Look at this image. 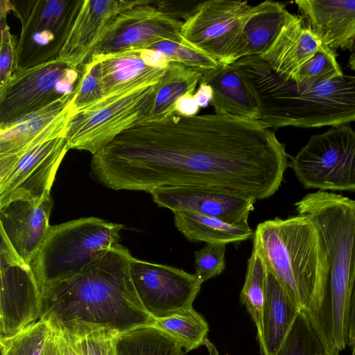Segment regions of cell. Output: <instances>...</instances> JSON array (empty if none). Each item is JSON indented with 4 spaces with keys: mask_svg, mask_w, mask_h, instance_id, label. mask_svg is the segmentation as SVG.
Wrapping results in <instances>:
<instances>
[{
    "mask_svg": "<svg viewBox=\"0 0 355 355\" xmlns=\"http://www.w3.org/2000/svg\"><path fill=\"white\" fill-rule=\"evenodd\" d=\"M288 157L260 121L175 114L119 135L92 155L90 175L116 190L211 187L263 200L279 189Z\"/></svg>",
    "mask_w": 355,
    "mask_h": 355,
    "instance_id": "obj_1",
    "label": "cell"
},
{
    "mask_svg": "<svg viewBox=\"0 0 355 355\" xmlns=\"http://www.w3.org/2000/svg\"><path fill=\"white\" fill-rule=\"evenodd\" d=\"M131 257L117 243L79 273L42 288L40 319L59 330L84 326L118 334L153 325L131 278Z\"/></svg>",
    "mask_w": 355,
    "mask_h": 355,
    "instance_id": "obj_2",
    "label": "cell"
},
{
    "mask_svg": "<svg viewBox=\"0 0 355 355\" xmlns=\"http://www.w3.org/2000/svg\"><path fill=\"white\" fill-rule=\"evenodd\" d=\"M253 249L299 311L308 315L327 350L337 355L332 340L329 265L315 223L301 214L266 220L254 232Z\"/></svg>",
    "mask_w": 355,
    "mask_h": 355,
    "instance_id": "obj_3",
    "label": "cell"
},
{
    "mask_svg": "<svg viewBox=\"0 0 355 355\" xmlns=\"http://www.w3.org/2000/svg\"><path fill=\"white\" fill-rule=\"evenodd\" d=\"M251 89L268 128L338 127L355 121V76L343 74L311 85L286 80L259 55L234 63Z\"/></svg>",
    "mask_w": 355,
    "mask_h": 355,
    "instance_id": "obj_4",
    "label": "cell"
},
{
    "mask_svg": "<svg viewBox=\"0 0 355 355\" xmlns=\"http://www.w3.org/2000/svg\"><path fill=\"white\" fill-rule=\"evenodd\" d=\"M298 214L318 229L329 265L332 340L339 355L348 345L351 297L355 282V200L318 191L295 203Z\"/></svg>",
    "mask_w": 355,
    "mask_h": 355,
    "instance_id": "obj_5",
    "label": "cell"
},
{
    "mask_svg": "<svg viewBox=\"0 0 355 355\" xmlns=\"http://www.w3.org/2000/svg\"><path fill=\"white\" fill-rule=\"evenodd\" d=\"M121 224L88 217L51 226L31 268L40 290L97 261L119 239Z\"/></svg>",
    "mask_w": 355,
    "mask_h": 355,
    "instance_id": "obj_6",
    "label": "cell"
},
{
    "mask_svg": "<svg viewBox=\"0 0 355 355\" xmlns=\"http://www.w3.org/2000/svg\"><path fill=\"white\" fill-rule=\"evenodd\" d=\"M156 84L105 96L77 111L70 110L64 133L69 149L93 155L123 132L147 121Z\"/></svg>",
    "mask_w": 355,
    "mask_h": 355,
    "instance_id": "obj_7",
    "label": "cell"
},
{
    "mask_svg": "<svg viewBox=\"0 0 355 355\" xmlns=\"http://www.w3.org/2000/svg\"><path fill=\"white\" fill-rule=\"evenodd\" d=\"M10 2L12 11L21 22L15 71L29 69L58 59L83 0Z\"/></svg>",
    "mask_w": 355,
    "mask_h": 355,
    "instance_id": "obj_8",
    "label": "cell"
},
{
    "mask_svg": "<svg viewBox=\"0 0 355 355\" xmlns=\"http://www.w3.org/2000/svg\"><path fill=\"white\" fill-rule=\"evenodd\" d=\"M290 167L306 189L355 191V130L345 125L312 135Z\"/></svg>",
    "mask_w": 355,
    "mask_h": 355,
    "instance_id": "obj_9",
    "label": "cell"
},
{
    "mask_svg": "<svg viewBox=\"0 0 355 355\" xmlns=\"http://www.w3.org/2000/svg\"><path fill=\"white\" fill-rule=\"evenodd\" d=\"M81 76L82 67L75 68L58 58L15 71L0 92V125L14 123L75 95Z\"/></svg>",
    "mask_w": 355,
    "mask_h": 355,
    "instance_id": "obj_10",
    "label": "cell"
},
{
    "mask_svg": "<svg viewBox=\"0 0 355 355\" xmlns=\"http://www.w3.org/2000/svg\"><path fill=\"white\" fill-rule=\"evenodd\" d=\"M250 7L247 1H202L183 22L181 37L188 45L220 64H233L237 61L244 18Z\"/></svg>",
    "mask_w": 355,
    "mask_h": 355,
    "instance_id": "obj_11",
    "label": "cell"
},
{
    "mask_svg": "<svg viewBox=\"0 0 355 355\" xmlns=\"http://www.w3.org/2000/svg\"><path fill=\"white\" fill-rule=\"evenodd\" d=\"M153 1L137 0L118 13L101 34L89 58L125 51L148 49L163 41L187 44L181 37L183 21L159 11Z\"/></svg>",
    "mask_w": 355,
    "mask_h": 355,
    "instance_id": "obj_12",
    "label": "cell"
},
{
    "mask_svg": "<svg viewBox=\"0 0 355 355\" xmlns=\"http://www.w3.org/2000/svg\"><path fill=\"white\" fill-rule=\"evenodd\" d=\"M130 270L137 296L145 311L154 319L191 309L202 284L195 273L133 257Z\"/></svg>",
    "mask_w": 355,
    "mask_h": 355,
    "instance_id": "obj_13",
    "label": "cell"
},
{
    "mask_svg": "<svg viewBox=\"0 0 355 355\" xmlns=\"http://www.w3.org/2000/svg\"><path fill=\"white\" fill-rule=\"evenodd\" d=\"M0 274V339H4L40 319L42 294L33 268L1 233Z\"/></svg>",
    "mask_w": 355,
    "mask_h": 355,
    "instance_id": "obj_14",
    "label": "cell"
},
{
    "mask_svg": "<svg viewBox=\"0 0 355 355\" xmlns=\"http://www.w3.org/2000/svg\"><path fill=\"white\" fill-rule=\"evenodd\" d=\"M69 149L64 136H61L22 155L0 183V207L16 200L40 201L51 196L57 171Z\"/></svg>",
    "mask_w": 355,
    "mask_h": 355,
    "instance_id": "obj_15",
    "label": "cell"
},
{
    "mask_svg": "<svg viewBox=\"0 0 355 355\" xmlns=\"http://www.w3.org/2000/svg\"><path fill=\"white\" fill-rule=\"evenodd\" d=\"M160 207L214 217L232 225L249 226L257 200L228 189L211 187H162L149 192Z\"/></svg>",
    "mask_w": 355,
    "mask_h": 355,
    "instance_id": "obj_16",
    "label": "cell"
},
{
    "mask_svg": "<svg viewBox=\"0 0 355 355\" xmlns=\"http://www.w3.org/2000/svg\"><path fill=\"white\" fill-rule=\"evenodd\" d=\"M75 95L14 123L0 125L1 182L8 177L18 159L25 153L46 141L64 136Z\"/></svg>",
    "mask_w": 355,
    "mask_h": 355,
    "instance_id": "obj_17",
    "label": "cell"
},
{
    "mask_svg": "<svg viewBox=\"0 0 355 355\" xmlns=\"http://www.w3.org/2000/svg\"><path fill=\"white\" fill-rule=\"evenodd\" d=\"M51 196L42 200H16L0 207L1 233L24 263L33 264L51 225Z\"/></svg>",
    "mask_w": 355,
    "mask_h": 355,
    "instance_id": "obj_18",
    "label": "cell"
},
{
    "mask_svg": "<svg viewBox=\"0 0 355 355\" xmlns=\"http://www.w3.org/2000/svg\"><path fill=\"white\" fill-rule=\"evenodd\" d=\"M96 57L101 64L104 97L157 83L169 60L151 49H135Z\"/></svg>",
    "mask_w": 355,
    "mask_h": 355,
    "instance_id": "obj_19",
    "label": "cell"
},
{
    "mask_svg": "<svg viewBox=\"0 0 355 355\" xmlns=\"http://www.w3.org/2000/svg\"><path fill=\"white\" fill-rule=\"evenodd\" d=\"M137 0H83L58 59L79 68L89 58L101 34L121 10Z\"/></svg>",
    "mask_w": 355,
    "mask_h": 355,
    "instance_id": "obj_20",
    "label": "cell"
},
{
    "mask_svg": "<svg viewBox=\"0 0 355 355\" xmlns=\"http://www.w3.org/2000/svg\"><path fill=\"white\" fill-rule=\"evenodd\" d=\"M327 47L301 15L291 13L272 46L260 58L279 76L292 80L304 63Z\"/></svg>",
    "mask_w": 355,
    "mask_h": 355,
    "instance_id": "obj_21",
    "label": "cell"
},
{
    "mask_svg": "<svg viewBox=\"0 0 355 355\" xmlns=\"http://www.w3.org/2000/svg\"><path fill=\"white\" fill-rule=\"evenodd\" d=\"M301 16L331 50L355 46V0H297Z\"/></svg>",
    "mask_w": 355,
    "mask_h": 355,
    "instance_id": "obj_22",
    "label": "cell"
},
{
    "mask_svg": "<svg viewBox=\"0 0 355 355\" xmlns=\"http://www.w3.org/2000/svg\"><path fill=\"white\" fill-rule=\"evenodd\" d=\"M200 83L208 84L212 89L211 105L215 114L259 121V104L234 64L202 72Z\"/></svg>",
    "mask_w": 355,
    "mask_h": 355,
    "instance_id": "obj_23",
    "label": "cell"
},
{
    "mask_svg": "<svg viewBox=\"0 0 355 355\" xmlns=\"http://www.w3.org/2000/svg\"><path fill=\"white\" fill-rule=\"evenodd\" d=\"M290 12L284 3L265 1L249 8L245 13L237 60L261 55L272 46Z\"/></svg>",
    "mask_w": 355,
    "mask_h": 355,
    "instance_id": "obj_24",
    "label": "cell"
},
{
    "mask_svg": "<svg viewBox=\"0 0 355 355\" xmlns=\"http://www.w3.org/2000/svg\"><path fill=\"white\" fill-rule=\"evenodd\" d=\"M267 270L261 355L277 352L300 312L275 277Z\"/></svg>",
    "mask_w": 355,
    "mask_h": 355,
    "instance_id": "obj_25",
    "label": "cell"
},
{
    "mask_svg": "<svg viewBox=\"0 0 355 355\" xmlns=\"http://www.w3.org/2000/svg\"><path fill=\"white\" fill-rule=\"evenodd\" d=\"M202 73L195 69L169 62L164 76L153 91L147 121L163 119L175 114L176 102L184 94H194Z\"/></svg>",
    "mask_w": 355,
    "mask_h": 355,
    "instance_id": "obj_26",
    "label": "cell"
},
{
    "mask_svg": "<svg viewBox=\"0 0 355 355\" xmlns=\"http://www.w3.org/2000/svg\"><path fill=\"white\" fill-rule=\"evenodd\" d=\"M176 228L190 241L239 243L254 236L250 226H239L221 219L187 211H175Z\"/></svg>",
    "mask_w": 355,
    "mask_h": 355,
    "instance_id": "obj_27",
    "label": "cell"
},
{
    "mask_svg": "<svg viewBox=\"0 0 355 355\" xmlns=\"http://www.w3.org/2000/svg\"><path fill=\"white\" fill-rule=\"evenodd\" d=\"M114 355H184L180 343L153 325L137 327L118 335Z\"/></svg>",
    "mask_w": 355,
    "mask_h": 355,
    "instance_id": "obj_28",
    "label": "cell"
},
{
    "mask_svg": "<svg viewBox=\"0 0 355 355\" xmlns=\"http://www.w3.org/2000/svg\"><path fill=\"white\" fill-rule=\"evenodd\" d=\"M1 355H56L58 331L40 319L10 338L0 339Z\"/></svg>",
    "mask_w": 355,
    "mask_h": 355,
    "instance_id": "obj_29",
    "label": "cell"
},
{
    "mask_svg": "<svg viewBox=\"0 0 355 355\" xmlns=\"http://www.w3.org/2000/svg\"><path fill=\"white\" fill-rule=\"evenodd\" d=\"M267 266L260 254L252 249L240 298L256 328L259 345L262 343V311L266 296Z\"/></svg>",
    "mask_w": 355,
    "mask_h": 355,
    "instance_id": "obj_30",
    "label": "cell"
},
{
    "mask_svg": "<svg viewBox=\"0 0 355 355\" xmlns=\"http://www.w3.org/2000/svg\"><path fill=\"white\" fill-rule=\"evenodd\" d=\"M153 326L176 340L186 352L204 345L209 324L193 308L180 314L155 319Z\"/></svg>",
    "mask_w": 355,
    "mask_h": 355,
    "instance_id": "obj_31",
    "label": "cell"
},
{
    "mask_svg": "<svg viewBox=\"0 0 355 355\" xmlns=\"http://www.w3.org/2000/svg\"><path fill=\"white\" fill-rule=\"evenodd\" d=\"M273 355H334L329 352L311 325L300 311L283 343Z\"/></svg>",
    "mask_w": 355,
    "mask_h": 355,
    "instance_id": "obj_32",
    "label": "cell"
},
{
    "mask_svg": "<svg viewBox=\"0 0 355 355\" xmlns=\"http://www.w3.org/2000/svg\"><path fill=\"white\" fill-rule=\"evenodd\" d=\"M60 331L79 355H114V342L119 334L111 330L75 326Z\"/></svg>",
    "mask_w": 355,
    "mask_h": 355,
    "instance_id": "obj_33",
    "label": "cell"
},
{
    "mask_svg": "<svg viewBox=\"0 0 355 355\" xmlns=\"http://www.w3.org/2000/svg\"><path fill=\"white\" fill-rule=\"evenodd\" d=\"M343 74L336 53L327 47L317 51L304 63L292 80L301 85H311Z\"/></svg>",
    "mask_w": 355,
    "mask_h": 355,
    "instance_id": "obj_34",
    "label": "cell"
},
{
    "mask_svg": "<svg viewBox=\"0 0 355 355\" xmlns=\"http://www.w3.org/2000/svg\"><path fill=\"white\" fill-rule=\"evenodd\" d=\"M81 67V78L76 95L71 103L72 112L92 105L104 97L101 64L99 60L95 56H92Z\"/></svg>",
    "mask_w": 355,
    "mask_h": 355,
    "instance_id": "obj_35",
    "label": "cell"
},
{
    "mask_svg": "<svg viewBox=\"0 0 355 355\" xmlns=\"http://www.w3.org/2000/svg\"><path fill=\"white\" fill-rule=\"evenodd\" d=\"M149 49L159 52L170 62H177L201 72L215 69L222 64L212 57L187 44L163 41L155 44Z\"/></svg>",
    "mask_w": 355,
    "mask_h": 355,
    "instance_id": "obj_36",
    "label": "cell"
},
{
    "mask_svg": "<svg viewBox=\"0 0 355 355\" xmlns=\"http://www.w3.org/2000/svg\"><path fill=\"white\" fill-rule=\"evenodd\" d=\"M1 43H0V92L2 91L15 71L17 41L11 33L6 19L12 10L10 0L0 1Z\"/></svg>",
    "mask_w": 355,
    "mask_h": 355,
    "instance_id": "obj_37",
    "label": "cell"
},
{
    "mask_svg": "<svg viewBox=\"0 0 355 355\" xmlns=\"http://www.w3.org/2000/svg\"><path fill=\"white\" fill-rule=\"evenodd\" d=\"M225 243H206L195 252V275L202 283L219 275L225 268Z\"/></svg>",
    "mask_w": 355,
    "mask_h": 355,
    "instance_id": "obj_38",
    "label": "cell"
},
{
    "mask_svg": "<svg viewBox=\"0 0 355 355\" xmlns=\"http://www.w3.org/2000/svg\"><path fill=\"white\" fill-rule=\"evenodd\" d=\"M202 1L198 0H159L154 1L153 4L166 15L184 22L195 13Z\"/></svg>",
    "mask_w": 355,
    "mask_h": 355,
    "instance_id": "obj_39",
    "label": "cell"
},
{
    "mask_svg": "<svg viewBox=\"0 0 355 355\" xmlns=\"http://www.w3.org/2000/svg\"><path fill=\"white\" fill-rule=\"evenodd\" d=\"M193 94L192 93L184 94L178 100L175 107V114L184 116L197 115L200 107L198 105Z\"/></svg>",
    "mask_w": 355,
    "mask_h": 355,
    "instance_id": "obj_40",
    "label": "cell"
},
{
    "mask_svg": "<svg viewBox=\"0 0 355 355\" xmlns=\"http://www.w3.org/2000/svg\"><path fill=\"white\" fill-rule=\"evenodd\" d=\"M199 84V87L193 96L198 105L200 107H205L208 106L209 103L211 104L212 89L207 83H200Z\"/></svg>",
    "mask_w": 355,
    "mask_h": 355,
    "instance_id": "obj_41",
    "label": "cell"
},
{
    "mask_svg": "<svg viewBox=\"0 0 355 355\" xmlns=\"http://www.w3.org/2000/svg\"><path fill=\"white\" fill-rule=\"evenodd\" d=\"M355 338V282L353 286L349 316L348 345Z\"/></svg>",
    "mask_w": 355,
    "mask_h": 355,
    "instance_id": "obj_42",
    "label": "cell"
},
{
    "mask_svg": "<svg viewBox=\"0 0 355 355\" xmlns=\"http://www.w3.org/2000/svg\"><path fill=\"white\" fill-rule=\"evenodd\" d=\"M57 331L58 349L56 355H79L65 338L62 331L58 329Z\"/></svg>",
    "mask_w": 355,
    "mask_h": 355,
    "instance_id": "obj_43",
    "label": "cell"
},
{
    "mask_svg": "<svg viewBox=\"0 0 355 355\" xmlns=\"http://www.w3.org/2000/svg\"><path fill=\"white\" fill-rule=\"evenodd\" d=\"M204 345L207 347L209 355H220L216 346L208 338L205 340Z\"/></svg>",
    "mask_w": 355,
    "mask_h": 355,
    "instance_id": "obj_44",
    "label": "cell"
},
{
    "mask_svg": "<svg viewBox=\"0 0 355 355\" xmlns=\"http://www.w3.org/2000/svg\"><path fill=\"white\" fill-rule=\"evenodd\" d=\"M348 63L349 67L355 71V46L350 53Z\"/></svg>",
    "mask_w": 355,
    "mask_h": 355,
    "instance_id": "obj_45",
    "label": "cell"
},
{
    "mask_svg": "<svg viewBox=\"0 0 355 355\" xmlns=\"http://www.w3.org/2000/svg\"><path fill=\"white\" fill-rule=\"evenodd\" d=\"M352 349V354L351 355H355V338H354V340H352V342L349 345Z\"/></svg>",
    "mask_w": 355,
    "mask_h": 355,
    "instance_id": "obj_46",
    "label": "cell"
}]
</instances>
